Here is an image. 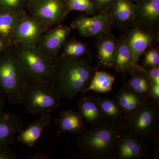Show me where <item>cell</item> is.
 <instances>
[{
  "label": "cell",
  "instance_id": "obj_27",
  "mask_svg": "<svg viewBox=\"0 0 159 159\" xmlns=\"http://www.w3.org/2000/svg\"><path fill=\"white\" fill-rule=\"evenodd\" d=\"M66 2L68 13L72 11H78L94 15L97 11L92 0H66Z\"/></svg>",
  "mask_w": 159,
  "mask_h": 159
},
{
  "label": "cell",
  "instance_id": "obj_32",
  "mask_svg": "<svg viewBox=\"0 0 159 159\" xmlns=\"http://www.w3.org/2000/svg\"><path fill=\"white\" fill-rule=\"evenodd\" d=\"M17 155L8 146H0V159H16Z\"/></svg>",
  "mask_w": 159,
  "mask_h": 159
},
{
  "label": "cell",
  "instance_id": "obj_2",
  "mask_svg": "<svg viewBox=\"0 0 159 159\" xmlns=\"http://www.w3.org/2000/svg\"><path fill=\"white\" fill-rule=\"evenodd\" d=\"M97 70L89 60L58 55L55 59L50 84L61 99H74L89 86Z\"/></svg>",
  "mask_w": 159,
  "mask_h": 159
},
{
  "label": "cell",
  "instance_id": "obj_22",
  "mask_svg": "<svg viewBox=\"0 0 159 159\" xmlns=\"http://www.w3.org/2000/svg\"><path fill=\"white\" fill-rule=\"evenodd\" d=\"M24 11H25L0 13V39L10 47L12 46V39L16 27Z\"/></svg>",
  "mask_w": 159,
  "mask_h": 159
},
{
  "label": "cell",
  "instance_id": "obj_12",
  "mask_svg": "<svg viewBox=\"0 0 159 159\" xmlns=\"http://www.w3.org/2000/svg\"><path fill=\"white\" fill-rule=\"evenodd\" d=\"M138 137L125 132L118 139L116 145V158L143 159L149 157L147 146Z\"/></svg>",
  "mask_w": 159,
  "mask_h": 159
},
{
  "label": "cell",
  "instance_id": "obj_11",
  "mask_svg": "<svg viewBox=\"0 0 159 159\" xmlns=\"http://www.w3.org/2000/svg\"><path fill=\"white\" fill-rule=\"evenodd\" d=\"M71 31L67 26L58 25L44 33L36 46L47 56L56 59L70 36Z\"/></svg>",
  "mask_w": 159,
  "mask_h": 159
},
{
  "label": "cell",
  "instance_id": "obj_29",
  "mask_svg": "<svg viewBox=\"0 0 159 159\" xmlns=\"http://www.w3.org/2000/svg\"><path fill=\"white\" fill-rule=\"evenodd\" d=\"M144 57L141 66L150 68L159 66V51L158 48L151 47L144 52Z\"/></svg>",
  "mask_w": 159,
  "mask_h": 159
},
{
  "label": "cell",
  "instance_id": "obj_13",
  "mask_svg": "<svg viewBox=\"0 0 159 159\" xmlns=\"http://www.w3.org/2000/svg\"><path fill=\"white\" fill-rule=\"evenodd\" d=\"M112 25L127 29L136 21V9L133 0H116L110 11Z\"/></svg>",
  "mask_w": 159,
  "mask_h": 159
},
{
  "label": "cell",
  "instance_id": "obj_15",
  "mask_svg": "<svg viewBox=\"0 0 159 159\" xmlns=\"http://www.w3.org/2000/svg\"><path fill=\"white\" fill-rule=\"evenodd\" d=\"M140 66L137 67L132 61L130 49L129 48L126 39V30L122 32L117 40V48L114 69L118 73L125 77V74L128 73L132 75L140 71Z\"/></svg>",
  "mask_w": 159,
  "mask_h": 159
},
{
  "label": "cell",
  "instance_id": "obj_19",
  "mask_svg": "<svg viewBox=\"0 0 159 159\" xmlns=\"http://www.w3.org/2000/svg\"><path fill=\"white\" fill-rule=\"evenodd\" d=\"M136 21L155 29L159 20V0H135Z\"/></svg>",
  "mask_w": 159,
  "mask_h": 159
},
{
  "label": "cell",
  "instance_id": "obj_23",
  "mask_svg": "<svg viewBox=\"0 0 159 159\" xmlns=\"http://www.w3.org/2000/svg\"><path fill=\"white\" fill-rule=\"evenodd\" d=\"M90 97L97 103L104 119L111 121L123 120L124 114L116 99L95 96Z\"/></svg>",
  "mask_w": 159,
  "mask_h": 159
},
{
  "label": "cell",
  "instance_id": "obj_17",
  "mask_svg": "<svg viewBox=\"0 0 159 159\" xmlns=\"http://www.w3.org/2000/svg\"><path fill=\"white\" fill-rule=\"evenodd\" d=\"M57 127V135L66 133L80 135L86 129L85 121L78 112L73 110L61 111L59 116L54 120Z\"/></svg>",
  "mask_w": 159,
  "mask_h": 159
},
{
  "label": "cell",
  "instance_id": "obj_28",
  "mask_svg": "<svg viewBox=\"0 0 159 159\" xmlns=\"http://www.w3.org/2000/svg\"><path fill=\"white\" fill-rule=\"evenodd\" d=\"M28 0H0V13L21 12L28 8Z\"/></svg>",
  "mask_w": 159,
  "mask_h": 159
},
{
  "label": "cell",
  "instance_id": "obj_31",
  "mask_svg": "<svg viewBox=\"0 0 159 159\" xmlns=\"http://www.w3.org/2000/svg\"><path fill=\"white\" fill-rule=\"evenodd\" d=\"M99 13L109 12L116 0H92Z\"/></svg>",
  "mask_w": 159,
  "mask_h": 159
},
{
  "label": "cell",
  "instance_id": "obj_1",
  "mask_svg": "<svg viewBox=\"0 0 159 159\" xmlns=\"http://www.w3.org/2000/svg\"><path fill=\"white\" fill-rule=\"evenodd\" d=\"M124 132L123 120L104 119L79 135L76 139V144L79 152L72 158H116L117 142Z\"/></svg>",
  "mask_w": 159,
  "mask_h": 159
},
{
  "label": "cell",
  "instance_id": "obj_4",
  "mask_svg": "<svg viewBox=\"0 0 159 159\" xmlns=\"http://www.w3.org/2000/svg\"><path fill=\"white\" fill-rule=\"evenodd\" d=\"M11 47L30 81L45 84L51 83L55 59L44 54L36 45L19 43Z\"/></svg>",
  "mask_w": 159,
  "mask_h": 159
},
{
  "label": "cell",
  "instance_id": "obj_9",
  "mask_svg": "<svg viewBox=\"0 0 159 159\" xmlns=\"http://www.w3.org/2000/svg\"><path fill=\"white\" fill-rule=\"evenodd\" d=\"M50 29L24 11L15 29L12 46L19 43L36 45L42 35Z\"/></svg>",
  "mask_w": 159,
  "mask_h": 159
},
{
  "label": "cell",
  "instance_id": "obj_34",
  "mask_svg": "<svg viewBox=\"0 0 159 159\" xmlns=\"http://www.w3.org/2000/svg\"><path fill=\"white\" fill-rule=\"evenodd\" d=\"M6 96L2 90L0 88V112L3 111L6 103Z\"/></svg>",
  "mask_w": 159,
  "mask_h": 159
},
{
  "label": "cell",
  "instance_id": "obj_21",
  "mask_svg": "<svg viewBox=\"0 0 159 159\" xmlns=\"http://www.w3.org/2000/svg\"><path fill=\"white\" fill-rule=\"evenodd\" d=\"M78 112L84 121L92 126L105 119L99 107L90 97H84L77 101Z\"/></svg>",
  "mask_w": 159,
  "mask_h": 159
},
{
  "label": "cell",
  "instance_id": "obj_20",
  "mask_svg": "<svg viewBox=\"0 0 159 159\" xmlns=\"http://www.w3.org/2000/svg\"><path fill=\"white\" fill-rule=\"evenodd\" d=\"M115 99L123 112L124 118L134 113L146 101L134 93L125 85L119 90Z\"/></svg>",
  "mask_w": 159,
  "mask_h": 159
},
{
  "label": "cell",
  "instance_id": "obj_8",
  "mask_svg": "<svg viewBox=\"0 0 159 159\" xmlns=\"http://www.w3.org/2000/svg\"><path fill=\"white\" fill-rule=\"evenodd\" d=\"M126 30V39L134 65L139 66L140 57L147 49L158 40V34L154 29H150L135 21Z\"/></svg>",
  "mask_w": 159,
  "mask_h": 159
},
{
  "label": "cell",
  "instance_id": "obj_18",
  "mask_svg": "<svg viewBox=\"0 0 159 159\" xmlns=\"http://www.w3.org/2000/svg\"><path fill=\"white\" fill-rule=\"evenodd\" d=\"M51 116L48 114H43L37 120L31 122L29 126L20 132L19 134L15 138L18 142L29 147L35 145L45 129L51 123Z\"/></svg>",
  "mask_w": 159,
  "mask_h": 159
},
{
  "label": "cell",
  "instance_id": "obj_6",
  "mask_svg": "<svg viewBox=\"0 0 159 159\" xmlns=\"http://www.w3.org/2000/svg\"><path fill=\"white\" fill-rule=\"evenodd\" d=\"M61 99L51 84L30 81L20 104L32 115L50 114L59 108Z\"/></svg>",
  "mask_w": 159,
  "mask_h": 159
},
{
  "label": "cell",
  "instance_id": "obj_35",
  "mask_svg": "<svg viewBox=\"0 0 159 159\" xmlns=\"http://www.w3.org/2000/svg\"><path fill=\"white\" fill-rule=\"evenodd\" d=\"M30 159H51V157L44 153H38L31 157Z\"/></svg>",
  "mask_w": 159,
  "mask_h": 159
},
{
  "label": "cell",
  "instance_id": "obj_36",
  "mask_svg": "<svg viewBox=\"0 0 159 159\" xmlns=\"http://www.w3.org/2000/svg\"><path fill=\"white\" fill-rule=\"evenodd\" d=\"M9 47H11L0 39V54H2L4 51H6V49L9 48Z\"/></svg>",
  "mask_w": 159,
  "mask_h": 159
},
{
  "label": "cell",
  "instance_id": "obj_30",
  "mask_svg": "<svg viewBox=\"0 0 159 159\" xmlns=\"http://www.w3.org/2000/svg\"><path fill=\"white\" fill-rule=\"evenodd\" d=\"M140 71L144 74L150 84H159V66L147 69L141 66Z\"/></svg>",
  "mask_w": 159,
  "mask_h": 159
},
{
  "label": "cell",
  "instance_id": "obj_16",
  "mask_svg": "<svg viewBox=\"0 0 159 159\" xmlns=\"http://www.w3.org/2000/svg\"><path fill=\"white\" fill-rule=\"evenodd\" d=\"M21 119L10 112H0V146H9L15 142L14 135L22 130Z\"/></svg>",
  "mask_w": 159,
  "mask_h": 159
},
{
  "label": "cell",
  "instance_id": "obj_3",
  "mask_svg": "<svg viewBox=\"0 0 159 159\" xmlns=\"http://www.w3.org/2000/svg\"><path fill=\"white\" fill-rule=\"evenodd\" d=\"M30 81L12 47L0 54V88L10 104H20Z\"/></svg>",
  "mask_w": 159,
  "mask_h": 159
},
{
  "label": "cell",
  "instance_id": "obj_33",
  "mask_svg": "<svg viewBox=\"0 0 159 159\" xmlns=\"http://www.w3.org/2000/svg\"><path fill=\"white\" fill-rule=\"evenodd\" d=\"M149 99L159 103V84H151L149 91Z\"/></svg>",
  "mask_w": 159,
  "mask_h": 159
},
{
  "label": "cell",
  "instance_id": "obj_38",
  "mask_svg": "<svg viewBox=\"0 0 159 159\" xmlns=\"http://www.w3.org/2000/svg\"><path fill=\"white\" fill-rule=\"evenodd\" d=\"M133 1H135V0H133Z\"/></svg>",
  "mask_w": 159,
  "mask_h": 159
},
{
  "label": "cell",
  "instance_id": "obj_10",
  "mask_svg": "<svg viewBox=\"0 0 159 159\" xmlns=\"http://www.w3.org/2000/svg\"><path fill=\"white\" fill-rule=\"evenodd\" d=\"M112 25L109 12H102L91 17L80 16L71 24V28L76 29L83 37H98L108 32Z\"/></svg>",
  "mask_w": 159,
  "mask_h": 159
},
{
  "label": "cell",
  "instance_id": "obj_24",
  "mask_svg": "<svg viewBox=\"0 0 159 159\" xmlns=\"http://www.w3.org/2000/svg\"><path fill=\"white\" fill-rule=\"evenodd\" d=\"M115 80V77L111 74L105 71L97 70L89 85L81 93L85 94L90 91L100 93H108L111 90Z\"/></svg>",
  "mask_w": 159,
  "mask_h": 159
},
{
  "label": "cell",
  "instance_id": "obj_7",
  "mask_svg": "<svg viewBox=\"0 0 159 159\" xmlns=\"http://www.w3.org/2000/svg\"><path fill=\"white\" fill-rule=\"evenodd\" d=\"M28 8L30 15L50 29L60 25L69 13L66 0H35Z\"/></svg>",
  "mask_w": 159,
  "mask_h": 159
},
{
  "label": "cell",
  "instance_id": "obj_25",
  "mask_svg": "<svg viewBox=\"0 0 159 159\" xmlns=\"http://www.w3.org/2000/svg\"><path fill=\"white\" fill-rule=\"evenodd\" d=\"M132 75L124 85L131 92L144 100H149L150 84L141 71Z\"/></svg>",
  "mask_w": 159,
  "mask_h": 159
},
{
  "label": "cell",
  "instance_id": "obj_37",
  "mask_svg": "<svg viewBox=\"0 0 159 159\" xmlns=\"http://www.w3.org/2000/svg\"><path fill=\"white\" fill-rule=\"evenodd\" d=\"M34 1H35V0H28V1H29V5L31 4V3L33 2H34Z\"/></svg>",
  "mask_w": 159,
  "mask_h": 159
},
{
  "label": "cell",
  "instance_id": "obj_26",
  "mask_svg": "<svg viewBox=\"0 0 159 159\" xmlns=\"http://www.w3.org/2000/svg\"><path fill=\"white\" fill-rule=\"evenodd\" d=\"M60 57L67 58H77L84 56H91L89 50L86 44L77 39L67 40L63 46Z\"/></svg>",
  "mask_w": 159,
  "mask_h": 159
},
{
  "label": "cell",
  "instance_id": "obj_5",
  "mask_svg": "<svg viewBox=\"0 0 159 159\" xmlns=\"http://www.w3.org/2000/svg\"><path fill=\"white\" fill-rule=\"evenodd\" d=\"M125 132L141 141L159 136V103L146 100L134 113L123 119Z\"/></svg>",
  "mask_w": 159,
  "mask_h": 159
},
{
  "label": "cell",
  "instance_id": "obj_14",
  "mask_svg": "<svg viewBox=\"0 0 159 159\" xmlns=\"http://www.w3.org/2000/svg\"><path fill=\"white\" fill-rule=\"evenodd\" d=\"M117 40L109 31L97 37L96 48L99 66L114 69Z\"/></svg>",
  "mask_w": 159,
  "mask_h": 159
}]
</instances>
